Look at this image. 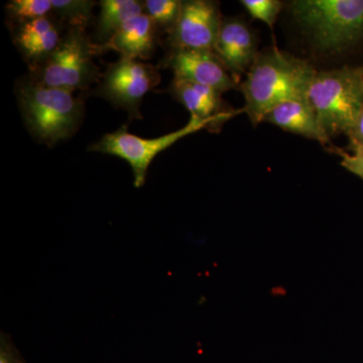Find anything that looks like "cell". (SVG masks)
<instances>
[{"label":"cell","mask_w":363,"mask_h":363,"mask_svg":"<svg viewBox=\"0 0 363 363\" xmlns=\"http://www.w3.org/2000/svg\"><path fill=\"white\" fill-rule=\"evenodd\" d=\"M213 52L233 78L238 77L250 71L257 58L255 35L245 21L229 18L222 23Z\"/></svg>","instance_id":"30bf717a"},{"label":"cell","mask_w":363,"mask_h":363,"mask_svg":"<svg viewBox=\"0 0 363 363\" xmlns=\"http://www.w3.org/2000/svg\"><path fill=\"white\" fill-rule=\"evenodd\" d=\"M155 38L156 23L142 13L124 23L104 48L121 52L125 58L149 59L154 51Z\"/></svg>","instance_id":"4fadbf2b"},{"label":"cell","mask_w":363,"mask_h":363,"mask_svg":"<svg viewBox=\"0 0 363 363\" xmlns=\"http://www.w3.org/2000/svg\"><path fill=\"white\" fill-rule=\"evenodd\" d=\"M59 30L49 18L18 26L14 42L21 54L37 68L54 52L61 43Z\"/></svg>","instance_id":"5bb4252c"},{"label":"cell","mask_w":363,"mask_h":363,"mask_svg":"<svg viewBox=\"0 0 363 363\" xmlns=\"http://www.w3.org/2000/svg\"><path fill=\"white\" fill-rule=\"evenodd\" d=\"M16 96L30 135L49 147L68 140L82 123L84 107L72 91L47 87L30 79L18 85Z\"/></svg>","instance_id":"7a4b0ae2"},{"label":"cell","mask_w":363,"mask_h":363,"mask_svg":"<svg viewBox=\"0 0 363 363\" xmlns=\"http://www.w3.org/2000/svg\"><path fill=\"white\" fill-rule=\"evenodd\" d=\"M171 92L176 99L188 109L191 118H197L200 121H207V119L228 121L231 117L245 112L243 109L235 111H224L221 99L222 93L208 86L174 79L171 85Z\"/></svg>","instance_id":"7c38bea8"},{"label":"cell","mask_w":363,"mask_h":363,"mask_svg":"<svg viewBox=\"0 0 363 363\" xmlns=\"http://www.w3.org/2000/svg\"><path fill=\"white\" fill-rule=\"evenodd\" d=\"M7 13L18 26L48 18L52 11V0H13L6 6Z\"/></svg>","instance_id":"2e32d148"},{"label":"cell","mask_w":363,"mask_h":363,"mask_svg":"<svg viewBox=\"0 0 363 363\" xmlns=\"http://www.w3.org/2000/svg\"><path fill=\"white\" fill-rule=\"evenodd\" d=\"M164 63L179 80L208 86L221 93L236 88L234 78L214 52L174 49Z\"/></svg>","instance_id":"9c48e42d"},{"label":"cell","mask_w":363,"mask_h":363,"mask_svg":"<svg viewBox=\"0 0 363 363\" xmlns=\"http://www.w3.org/2000/svg\"><path fill=\"white\" fill-rule=\"evenodd\" d=\"M222 23L220 11L215 2L183 1L180 16L172 28L174 49L213 52Z\"/></svg>","instance_id":"ba28073f"},{"label":"cell","mask_w":363,"mask_h":363,"mask_svg":"<svg viewBox=\"0 0 363 363\" xmlns=\"http://www.w3.org/2000/svg\"><path fill=\"white\" fill-rule=\"evenodd\" d=\"M0 363H26L11 338L4 332L0 336Z\"/></svg>","instance_id":"44dd1931"},{"label":"cell","mask_w":363,"mask_h":363,"mask_svg":"<svg viewBox=\"0 0 363 363\" xmlns=\"http://www.w3.org/2000/svg\"><path fill=\"white\" fill-rule=\"evenodd\" d=\"M352 154L337 150L339 156L341 157V164L351 172L362 178L363 180V145H352Z\"/></svg>","instance_id":"ffe728a7"},{"label":"cell","mask_w":363,"mask_h":363,"mask_svg":"<svg viewBox=\"0 0 363 363\" xmlns=\"http://www.w3.org/2000/svg\"><path fill=\"white\" fill-rule=\"evenodd\" d=\"M183 1L179 0H147L143 2L145 13L159 25L173 28L180 16Z\"/></svg>","instance_id":"ac0fdd59"},{"label":"cell","mask_w":363,"mask_h":363,"mask_svg":"<svg viewBox=\"0 0 363 363\" xmlns=\"http://www.w3.org/2000/svg\"><path fill=\"white\" fill-rule=\"evenodd\" d=\"M97 52L82 28H74L62 39L54 52L37 67L35 82L47 87L72 91L85 89L96 81L98 68L92 56Z\"/></svg>","instance_id":"8992f818"},{"label":"cell","mask_w":363,"mask_h":363,"mask_svg":"<svg viewBox=\"0 0 363 363\" xmlns=\"http://www.w3.org/2000/svg\"><path fill=\"white\" fill-rule=\"evenodd\" d=\"M316 72L308 62L277 48L257 54L247 79L240 84L245 99L243 111L257 126L279 104L308 98Z\"/></svg>","instance_id":"6da1fadb"},{"label":"cell","mask_w":363,"mask_h":363,"mask_svg":"<svg viewBox=\"0 0 363 363\" xmlns=\"http://www.w3.org/2000/svg\"><path fill=\"white\" fill-rule=\"evenodd\" d=\"M97 23V39L106 44L131 18L143 13V4L136 0H104Z\"/></svg>","instance_id":"9a60e30c"},{"label":"cell","mask_w":363,"mask_h":363,"mask_svg":"<svg viewBox=\"0 0 363 363\" xmlns=\"http://www.w3.org/2000/svg\"><path fill=\"white\" fill-rule=\"evenodd\" d=\"M291 9L321 51L342 52L363 38V0H297Z\"/></svg>","instance_id":"277c9868"},{"label":"cell","mask_w":363,"mask_h":363,"mask_svg":"<svg viewBox=\"0 0 363 363\" xmlns=\"http://www.w3.org/2000/svg\"><path fill=\"white\" fill-rule=\"evenodd\" d=\"M225 121V119L200 121L197 118H190V121L183 128L150 140L131 135L128 133V128L123 125L118 130L105 135L99 142L90 147V150L112 155L128 162L133 169V184L136 188H140L145 184L150 164L160 152L169 149L185 136L210 126L215 128Z\"/></svg>","instance_id":"5b68a950"},{"label":"cell","mask_w":363,"mask_h":363,"mask_svg":"<svg viewBox=\"0 0 363 363\" xmlns=\"http://www.w3.org/2000/svg\"><path fill=\"white\" fill-rule=\"evenodd\" d=\"M240 4L253 18L266 23L271 30L283 9L279 0H241Z\"/></svg>","instance_id":"d6986e66"},{"label":"cell","mask_w":363,"mask_h":363,"mask_svg":"<svg viewBox=\"0 0 363 363\" xmlns=\"http://www.w3.org/2000/svg\"><path fill=\"white\" fill-rule=\"evenodd\" d=\"M52 11L62 20L69 21L75 28L84 30L89 21L94 2L88 0H52Z\"/></svg>","instance_id":"e0dca14e"},{"label":"cell","mask_w":363,"mask_h":363,"mask_svg":"<svg viewBox=\"0 0 363 363\" xmlns=\"http://www.w3.org/2000/svg\"><path fill=\"white\" fill-rule=\"evenodd\" d=\"M308 99L329 140L348 135L363 111V67L317 71Z\"/></svg>","instance_id":"3957f363"},{"label":"cell","mask_w":363,"mask_h":363,"mask_svg":"<svg viewBox=\"0 0 363 363\" xmlns=\"http://www.w3.org/2000/svg\"><path fill=\"white\" fill-rule=\"evenodd\" d=\"M160 74L150 64L121 57L108 67L96 94L116 107L125 109L133 118H142L140 105L150 90L160 83Z\"/></svg>","instance_id":"52a82bcc"},{"label":"cell","mask_w":363,"mask_h":363,"mask_svg":"<svg viewBox=\"0 0 363 363\" xmlns=\"http://www.w3.org/2000/svg\"><path fill=\"white\" fill-rule=\"evenodd\" d=\"M264 121L289 133L317 140L322 145L330 143L328 136L322 130L316 112L308 98L289 100L279 104L267 112L262 123Z\"/></svg>","instance_id":"8fae6325"},{"label":"cell","mask_w":363,"mask_h":363,"mask_svg":"<svg viewBox=\"0 0 363 363\" xmlns=\"http://www.w3.org/2000/svg\"><path fill=\"white\" fill-rule=\"evenodd\" d=\"M348 135L350 138L351 145H363V111L358 117L354 128L351 130Z\"/></svg>","instance_id":"7402d4cb"}]
</instances>
